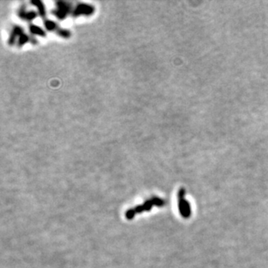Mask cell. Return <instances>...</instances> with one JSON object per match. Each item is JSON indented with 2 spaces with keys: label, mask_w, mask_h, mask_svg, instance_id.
I'll use <instances>...</instances> for the list:
<instances>
[{
  "label": "cell",
  "mask_w": 268,
  "mask_h": 268,
  "mask_svg": "<svg viewBox=\"0 0 268 268\" xmlns=\"http://www.w3.org/2000/svg\"><path fill=\"white\" fill-rule=\"evenodd\" d=\"M165 205V200L162 199L158 198V197H153L149 200L145 201L142 205L137 206L135 208H130L127 210L125 213V217L127 219H132L135 216L136 214H141L145 211H149L153 206H157V207H161Z\"/></svg>",
  "instance_id": "obj_1"
},
{
  "label": "cell",
  "mask_w": 268,
  "mask_h": 268,
  "mask_svg": "<svg viewBox=\"0 0 268 268\" xmlns=\"http://www.w3.org/2000/svg\"><path fill=\"white\" fill-rule=\"evenodd\" d=\"M30 30H31L33 33H38V34H40L41 36H44V32L41 30V29H39L38 27H37V26L31 25V26H30Z\"/></svg>",
  "instance_id": "obj_4"
},
{
  "label": "cell",
  "mask_w": 268,
  "mask_h": 268,
  "mask_svg": "<svg viewBox=\"0 0 268 268\" xmlns=\"http://www.w3.org/2000/svg\"><path fill=\"white\" fill-rule=\"evenodd\" d=\"M94 10V9L92 8V6H89V5H86V4H81L77 7V9H76V11H75V16L77 15H79V14H89V13H91V11Z\"/></svg>",
  "instance_id": "obj_3"
},
{
  "label": "cell",
  "mask_w": 268,
  "mask_h": 268,
  "mask_svg": "<svg viewBox=\"0 0 268 268\" xmlns=\"http://www.w3.org/2000/svg\"><path fill=\"white\" fill-rule=\"evenodd\" d=\"M184 194H185L184 188L180 189L178 193L179 208H180V212L181 215L184 218H188L190 216V208H189L188 202L184 199Z\"/></svg>",
  "instance_id": "obj_2"
}]
</instances>
